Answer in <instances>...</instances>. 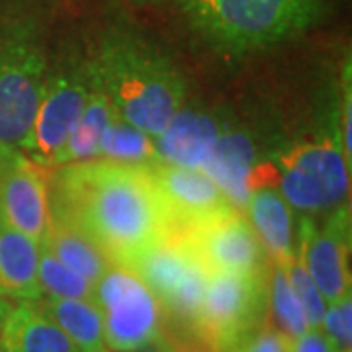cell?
I'll return each instance as SVG.
<instances>
[{"label": "cell", "mask_w": 352, "mask_h": 352, "mask_svg": "<svg viewBox=\"0 0 352 352\" xmlns=\"http://www.w3.org/2000/svg\"><path fill=\"white\" fill-rule=\"evenodd\" d=\"M0 352H78L71 339L38 303L12 307L2 325Z\"/></svg>", "instance_id": "17"}, {"label": "cell", "mask_w": 352, "mask_h": 352, "mask_svg": "<svg viewBox=\"0 0 352 352\" xmlns=\"http://www.w3.org/2000/svg\"><path fill=\"white\" fill-rule=\"evenodd\" d=\"M161 346H163V352H206L201 349L198 342L190 339H176V337H166V335H161Z\"/></svg>", "instance_id": "30"}, {"label": "cell", "mask_w": 352, "mask_h": 352, "mask_svg": "<svg viewBox=\"0 0 352 352\" xmlns=\"http://www.w3.org/2000/svg\"><path fill=\"white\" fill-rule=\"evenodd\" d=\"M10 309H12V307H10L8 303L0 300V335H2V325H4V319H6V315H8V311H10Z\"/></svg>", "instance_id": "31"}, {"label": "cell", "mask_w": 352, "mask_h": 352, "mask_svg": "<svg viewBox=\"0 0 352 352\" xmlns=\"http://www.w3.org/2000/svg\"><path fill=\"white\" fill-rule=\"evenodd\" d=\"M245 212L272 263H282L296 254L294 215L278 188L263 186L252 190L245 204Z\"/></svg>", "instance_id": "19"}, {"label": "cell", "mask_w": 352, "mask_h": 352, "mask_svg": "<svg viewBox=\"0 0 352 352\" xmlns=\"http://www.w3.org/2000/svg\"><path fill=\"white\" fill-rule=\"evenodd\" d=\"M87 69L118 113L151 138L163 133L186 100V82L175 63L131 32H110Z\"/></svg>", "instance_id": "2"}, {"label": "cell", "mask_w": 352, "mask_h": 352, "mask_svg": "<svg viewBox=\"0 0 352 352\" xmlns=\"http://www.w3.org/2000/svg\"><path fill=\"white\" fill-rule=\"evenodd\" d=\"M340 110L337 113V126H339L340 143L346 161L352 164V82H351V61L346 59V67L342 73L340 82Z\"/></svg>", "instance_id": "27"}, {"label": "cell", "mask_w": 352, "mask_h": 352, "mask_svg": "<svg viewBox=\"0 0 352 352\" xmlns=\"http://www.w3.org/2000/svg\"><path fill=\"white\" fill-rule=\"evenodd\" d=\"M88 92L90 78L87 67L57 73L45 80L32 131V151L28 155L32 161L50 168L53 157L61 151L85 110Z\"/></svg>", "instance_id": "13"}, {"label": "cell", "mask_w": 352, "mask_h": 352, "mask_svg": "<svg viewBox=\"0 0 352 352\" xmlns=\"http://www.w3.org/2000/svg\"><path fill=\"white\" fill-rule=\"evenodd\" d=\"M133 352H163V346H161V342L159 340H155L153 344H147V346H143V349H139V351Z\"/></svg>", "instance_id": "32"}, {"label": "cell", "mask_w": 352, "mask_h": 352, "mask_svg": "<svg viewBox=\"0 0 352 352\" xmlns=\"http://www.w3.org/2000/svg\"><path fill=\"white\" fill-rule=\"evenodd\" d=\"M229 127L221 112L182 106L161 135L153 138L159 161L186 168H204L217 138Z\"/></svg>", "instance_id": "15"}, {"label": "cell", "mask_w": 352, "mask_h": 352, "mask_svg": "<svg viewBox=\"0 0 352 352\" xmlns=\"http://www.w3.org/2000/svg\"><path fill=\"white\" fill-rule=\"evenodd\" d=\"M274 164L276 188L292 210L314 215L349 201L352 164L342 151L337 116L329 133L278 151Z\"/></svg>", "instance_id": "4"}, {"label": "cell", "mask_w": 352, "mask_h": 352, "mask_svg": "<svg viewBox=\"0 0 352 352\" xmlns=\"http://www.w3.org/2000/svg\"><path fill=\"white\" fill-rule=\"evenodd\" d=\"M41 249L50 251L55 258L73 268L90 284H98L104 272L112 266V261L94 241L88 237L80 227L73 223L69 217L51 212L50 223L39 243Z\"/></svg>", "instance_id": "18"}, {"label": "cell", "mask_w": 352, "mask_h": 352, "mask_svg": "<svg viewBox=\"0 0 352 352\" xmlns=\"http://www.w3.org/2000/svg\"><path fill=\"white\" fill-rule=\"evenodd\" d=\"M94 303L112 352H133L163 335V311L149 286L126 264H112L96 284Z\"/></svg>", "instance_id": "8"}, {"label": "cell", "mask_w": 352, "mask_h": 352, "mask_svg": "<svg viewBox=\"0 0 352 352\" xmlns=\"http://www.w3.org/2000/svg\"><path fill=\"white\" fill-rule=\"evenodd\" d=\"M175 233L188 243L210 272L261 274L270 266L256 231L237 208Z\"/></svg>", "instance_id": "9"}, {"label": "cell", "mask_w": 352, "mask_h": 352, "mask_svg": "<svg viewBox=\"0 0 352 352\" xmlns=\"http://www.w3.org/2000/svg\"><path fill=\"white\" fill-rule=\"evenodd\" d=\"M323 333L333 342L337 352H351L352 346V292L337 302L327 303L321 323Z\"/></svg>", "instance_id": "26"}, {"label": "cell", "mask_w": 352, "mask_h": 352, "mask_svg": "<svg viewBox=\"0 0 352 352\" xmlns=\"http://www.w3.org/2000/svg\"><path fill=\"white\" fill-rule=\"evenodd\" d=\"M237 352H289V339L272 325L264 323Z\"/></svg>", "instance_id": "28"}, {"label": "cell", "mask_w": 352, "mask_h": 352, "mask_svg": "<svg viewBox=\"0 0 352 352\" xmlns=\"http://www.w3.org/2000/svg\"><path fill=\"white\" fill-rule=\"evenodd\" d=\"M282 266L284 274L288 278L289 288L296 294L298 302L302 305L303 314H305V319L309 323V327L321 329V323H323V315H325V309H327V302L323 300V296L319 294V289L315 286V282L309 276L305 264H303L302 256L296 254L289 256L282 263H276Z\"/></svg>", "instance_id": "25"}, {"label": "cell", "mask_w": 352, "mask_h": 352, "mask_svg": "<svg viewBox=\"0 0 352 352\" xmlns=\"http://www.w3.org/2000/svg\"><path fill=\"white\" fill-rule=\"evenodd\" d=\"M38 278L41 292L47 298H63V300H87L94 302L96 286L90 284L73 268H69L50 251L39 247Z\"/></svg>", "instance_id": "24"}, {"label": "cell", "mask_w": 352, "mask_h": 352, "mask_svg": "<svg viewBox=\"0 0 352 352\" xmlns=\"http://www.w3.org/2000/svg\"><path fill=\"white\" fill-rule=\"evenodd\" d=\"M126 266L135 270L155 294L163 319L173 321L192 339L210 270L201 264L188 243L178 233H170Z\"/></svg>", "instance_id": "7"}, {"label": "cell", "mask_w": 352, "mask_h": 352, "mask_svg": "<svg viewBox=\"0 0 352 352\" xmlns=\"http://www.w3.org/2000/svg\"><path fill=\"white\" fill-rule=\"evenodd\" d=\"M190 28L214 50L245 55L311 30L325 0H180Z\"/></svg>", "instance_id": "3"}, {"label": "cell", "mask_w": 352, "mask_h": 352, "mask_svg": "<svg viewBox=\"0 0 352 352\" xmlns=\"http://www.w3.org/2000/svg\"><path fill=\"white\" fill-rule=\"evenodd\" d=\"M201 170L223 190L229 201L241 212H245V204L252 190L263 186L276 188L274 159L266 161V157H261V147L251 131L231 126L217 138Z\"/></svg>", "instance_id": "12"}, {"label": "cell", "mask_w": 352, "mask_h": 352, "mask_svg": "<svg viewBox=\"0 0 352 352\" xmlns=\"http://www.w3.org/2000/svg\"><path fill=\"white\" fill-rule=\"evenodd\" d=\"M43 314H47L63 329L78 352H112L104 339V325L98 305L87 300L43 298L38 300Z\"/></svg>", "instance_id": "21"}, {"label": "cell", "mask_w": 352, "mask_h": 352, "mask_svg": "<svg viewBox=\"0 0 352 352\" xmlns=\"http://www.w3.org/2000/svg\"><path fill=\"white\" fill-rule=\"evenodd\" d=\"M38 266L39 243L0 219V296L24 302L41 300Z\"/></svg>", "instance_id": "16"}, {"label": "cell", "mask_w": 352, "mask_h": 352, "mask_svg": "<svg viewBox=\"0 0 352 352\" xmlns=\"http://www.w3.org/2000/svg\"><path fill=\"white\" fill-rule=\"evenodd\" d=\"M298 235V254L327 303L351 294V206L349 201L331 210L323 227L311 215H303Z\"/></svg>", "instance_id": "10"}, {"label": "cell", "mask_w": 352, "mask_h": 352, "mask_svg": "<svg viewBox=\"0 0 352 352\" xmlns=\"http://www.w3.org/2000/svg\"><path fill=\"white\" fill-rule=\"evenodd\" d=\"M149 173L173 219L175 231L235 208L223 190L200 168L159 163L149 166Z\"/></svg>", "instance_id": "14"}, {"label": "cell", "mask_w": 352, "mask_h": 352, "mask_svg": "<svg viewBox=\"0 0 352 352\" xmlns=\"http://www.w3.org/2000/svg\"><path fill=\"white\" fill-rule=\"evenodd\" d=\"M266 276L268 270L261 274L210 272L190 340L206 352L239 351L266 323Z\"/></svg>", "instance_id": "5"}, {"label": "cell", "mask_w": 352, "mask_h": 352, "mask_svg": "<svg viewBox=\"0 0 352 352\" xmlns=\"http://www.w3.org/2000/svg\"><path fill=\"white\" fill-rule=\"evenodd\" d=\"M38 39L25 28L0 36V151H32V131L47 80Z\"/></svg>", "instance_id": "6"}, {"label": "cell", "mask_w": 352, "mask_h": 352, "mask_svg": "<svg viewBox=\"0 0 352 352\" xmlns=\"http://www.w3.org/2000/svg\"><path fill=\"white\" fill-rule=\"evenodd\" d=\"M50 210L80 227L113 264H129L175 231L149 166L100 157L57 166Z\"/></svg>", "instance_id": "1"}, {"label": "cell", "mask_w": 352, "mask_h": 352, "mask_svg": "<svg viewBox=\"0 0 352 352\" xmlns=\"http://www.w3.org/2000/svg\"><path fill=\"white\" fill-rule=\"evenodd\" d=\"M100 159L138 166L159 164V155L155 151L151 135L126 122L113 108L112 118L104 129L100 139Z\"/></svg>", "instance_id": "22"}, {"label": "cell", "mask_w": 352, "mask_h": 352, "mask_svg": "<svg viewBox=\"0 0 352 352\" xmlns=\"http://www.w3.org/2000/svg\"><path fill=\"white\" fill-rule=\"evenodd\" d=\"M289 352H337L323 329L309 327L300 337L289 340Z\"/></svg>", "instance_id": "29"}, {"label": "cell", "mask_w": 352, "mask_h": 352, "mask_svg": "<svg viewBox=\"0 0 352 352\" xmlns=\"http://www.w3.org/2000/svg\"><path fill=\"white\" fill-rule=\"evenodd\" d=\"M88 78H90V92H88L85 110L80 113L76 126L73 127L69 139L65 141L61 151L53 157L50 168L98 159V155H100L102 133L112 118L113 104L108 98V94L104 92V88L90 76V73H88Z\"/></svg>", "instance_id": "20"}, {"label": "cell", "mask_w": 352, "mask_h": 352, "mask_svg": "<svg viewBox=\"0 0 352 352\" xmlns=\"http://www.w3.org/2000/svg\"><path fill=\"white\" fill-rule=\"evenodd\" d=\"M0 219L36 243L50 223L47 168L22 151H0Z\"/></svg>", "instance_id": "11"}, {"label": "cell", "mask_w": 352, "mask_h": 352, "mask_svg": "<svg viewBox=\"0 0 352 352\" xmlns=\"http://www.w3.org/2000/svg\"><path fill=\"white\" fill-rule=\"evenodd\" d=\"M266 298H268V311L266 323L286 335L289 340L300 337L309 329L302 305L296 294L289 288V282L282 266L270 261L268 276H266Z\"/></svg>", "instance_id": "23"}]
</instances>
